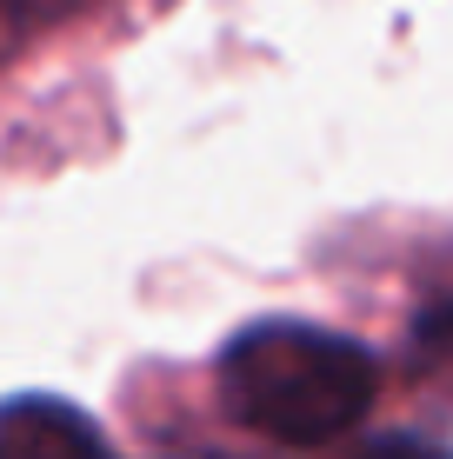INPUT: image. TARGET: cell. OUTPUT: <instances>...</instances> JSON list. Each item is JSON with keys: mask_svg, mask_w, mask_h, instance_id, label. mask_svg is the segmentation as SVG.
I'll use <instances>...</instances> for the list:
<instances>
[{"mask_svg": "<svg viewBox=\"0 0 453 459\" xmlns=\"http://www.w3.org/2000/svg\"><path fill=\"white\" fill-rule=\"evenodd\" d=\"M380 367L361 340L307 320H260L227 340L221 400L227 413L280 446H327L367 420Z\"/></svg>", "mask_w": 453, "mask_h": 459, "instance_id": "1", "label": "cell"}, {"mask_svg": "<svg viewBox=\"0 0 453 459\" xmlns=\"http://www.w3.org/2000/svg\"><path fill=\"white\" fill-rule=\"evenodd\" d=\"M0 459H114L107 433L54 393L0 400Z\"/></svg>", "mask_w": 453, "mask_h": 459, "instance_id": "2", "label": "cell"}, {"mask_svg": "<svg viewBox=\"0 0 453 459\" xmlns=\"http://www.w3.org/2000/svg\"><path fill=\"white\" fill-rule=\"evenodd\" d=\"M40 13V0H0V54H13L27 34V21Z\"/></svg>", "mask_w": 453, "mask_h": 459, "instance_id": "3", "label": "cell"}, {"mask_svg": "<svg viewBox=\"0 0 453 459\" xmlns=\"http://www.w3.org/2000/svg\"><path fill=\"white\" fill-rule=\"evenodd\" d=\"M361 459H447V453L420 446V439H373V446H367Z\"/></svg>", "mask_w": 453, "mask_h": 459, "instance_id": "4", "label": "cell"}, {"mask_svg": "<svg viewBox=\"0 0 453 459\" xmlns=\"http://www.w3.org/2000/svg\"><path fill=\"white\" fill-rule=\"evenodd\" d=\"M74 7H87V0H40V13H74Z\"/></svg>", "mask_w": 453, "mask_h": 459, "instance_id": "5", "label": "cell"}]
</instances>
